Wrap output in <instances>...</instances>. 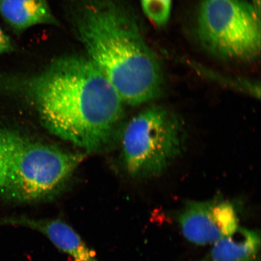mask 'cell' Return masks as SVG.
<instances>
[{
    "mask_svg": "<svg viewBox=\"0 0 261 261\" xmlns=\"http://www.w3.org/2000/svg\"><path fill=\"white\" fill-rule=\"evenodd\" d=\"M25 87L45 128L87 151L105 145L122 118V100L88 57L57 59Z\"/></svg>",
    "mask_w": 261,
    "mask_h": 261,
    "instance_id": "cell-1",
    "label": "cell"
},
{
    "mask_svg": "<svg viewBox=\"0 0 261 261\" xmlns=\"http://www.w3.org/2000/svg\"><path fill=\"white\" fill-rule=\"evenodd\" d=\"M78 37L123 103L139 106L164 90L161 62L128 13L114 0H89L74 19Z\"/></svg>",
    "mask_w": 261,
    "mask_h": 261,
    "instance_id": "cell-2",
    "label": "cell"
},
{
    "mask_svg": "<svg viewBox=\"0 0 261 261\" xmlns=\"http://www.w3.org/2000/svg\"><path fill=\"white\" fill-rule=\"evenodd\" d=\"M83 154L32 141L16 134L4 200L16 203L49 201L64 190Z\"/></svg>",
    "mask_w": 261,
    "mask_h": 261,
    "instance_id": "cell-3",
    "label": "cell"
},
{
    "mask_svg": "<svg viewBox=\"0 0 261 261\" xmlns=\"http://www.w3.org/2000/svg\"><path fill=\"white\" fill-rule=\"evenodd\" d=\"M184 136L178 117L167 108H147L124 129L122 152L126 171L135 177L163 174L180 155Z\"/></svg>",
    "mask_w": 261,
    "mask_h": 261,
    "instance_id": "cell-4",
    "label": "cell"
},
{
    "mask_svg": "<svg viewBox=\"0 0 261 261\" xmlns=\"http://www.w3.org/2000/svg\"><path fill=\"white\" fill-rule=\"evenodd\" d=\"M197 34L208 51L224 60L250 62L260 51V12L245 0H203Z\"/></svg>",
    "mask_w": 261,
    "mask_h": 261,
    "instance_id": "cell-5",
    "label": "cell"
},
{
    "mask_svg": "<svg viewBox=\"0 0 261 261\" xmlns=\"http://www.w3.org/2000/svg\"><path fill=\"white\" fill-rule=\"evenodd\" d=\"M177 221L186 239L198 246L213 244L240 227L236 205L219 197L187 201L179 212Z\"/></svg>",
    "mask_w": 261,
    "mask_h": 261,
    "instance_id": "cell-6",
    "label": "cell"
},
{
    "mask_svg": "<svg viewBox=\"0 0 261 261\" xmlns=\"http://www.w3.org/2000/svg\"><path fill=\"white\" fill-rule=\"evenodd\" d=\"M0 224L15 225L37 231L73 261H99L95 251L88 246L70 224L60 218L11 217L0 220Z\"/></svg>",
    "mask_w": 261,
    "mask_h": 261,
    "instance_id": "cell-7",
    "label": "cell"
},
{
    "mask_svg": "<svg viewBox=\"0 0 261 261\" xmlns=\"http://www.w3.org/2000/svg\"><path fill=\"white\" fill-rule=\"evenodd\" d=\"M260 249L259 231L240 227L213 244L210 252L198 261H258Z\"/></svg>",
    "mask_w": 261,
    "mask_h": 261,
    "instance_id": "cell-8",
    "label": "cell"
},
{
    "mask_svg": "<svg viewBox=\"0 0 261 261\" xmlns=\"http://www.w3.org/2000/svg\"><path fill=\"white\" fill-rule=\"evenodd\" d=\"M0 14L16 31L58 22L45 0H0Z\"/></svg>",
    "mask_w": 261,
    "mask_h": 261,
    "instance_id": "cell-9",
    "label": "cell"
},
{
    "mask_svg": "<svg viewBox=\"0 0 261 261\" xmlns=\"http://www.w3.org/2000/svg\"><path fill=\"white\" fill-rule=\"evenodd\" d=\"M16 133L0 128V197L4 199L7 189L10 168Z\"/></svg>",
    "mask_w": 261,
    "mask_h": 261,
    "instance_id": "cell-10",
    "label": "cell"
},
{
    "mask_svg": "<svg viewBox=\"0 0 261 261\" xmlns=\"http://www.w3.org/2000/svg\"><path fill=\"white\" fill-rule=\"evenodd\" d=\"M143 12L152 23L163 26L170 18L172 0H140Z\"/></svg>",
    "mask_w": 261,
    "mask_h": 261,
    "instance_id": "cell-11",
    "label": "cell"
},
{
    "mask_svg": "<svg viewBox=\"0 0 261 261\" xmlns=\"http://www.w3.org/2000/svg\"><path fill=\"white\" fill-rule=\"evenodd\" d=\"M14 50L11 39L0 27V55L8 54Z\"/></svg>",
    "mask_w": 261,
    "mask_h": 261,
    "instance_id": "cell-12",
    "label": "cell"
},
{
    "mask_svg": "<svg viewBox=\"0 0 261 261\" xmlns=\"http://www.w3.org/2000/svg\"><path fill=\"white\" fill-rule=\"evenodd\" d=\"M252 4L255 7L257 11L260 12V0H252Z\"/></svg>",
    "mask_w": 261,
    "mask_h": 261,
    "instance_id": "cell-13",
    "label": "cell"
}]
</instances>
